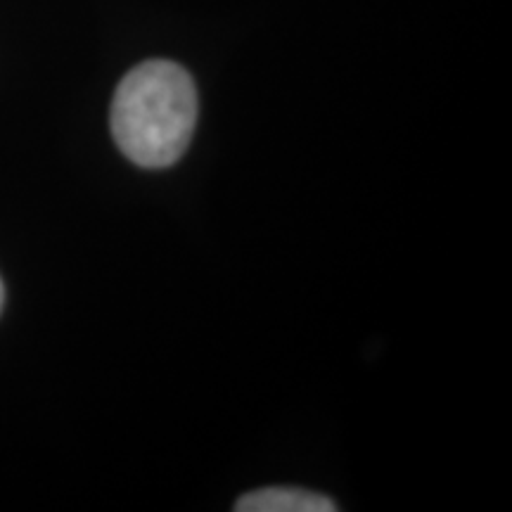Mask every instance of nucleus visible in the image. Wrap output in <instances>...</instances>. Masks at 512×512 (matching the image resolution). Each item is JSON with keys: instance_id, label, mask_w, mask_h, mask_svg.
Listing matches in <instances>:
<instances>
[{"instance_id": "obj_1", "label": "nucleus", "mask_w": 512, "mask_h": 512, "mask_svg": "<svg viewBox=\"0 0 512 512\" xmlns=\"http://www.w3.org/2000/svg\"><path fill=\"white\" fill-rule=\"evenodd\" d=\"M197 88L181 64L150 60L121 79L112 102L119 150L145 169L171 166L188 150L197 124Z\"/></svg>"}, {"instance_id": "obj_2", "label": "nucleus", "mask_w": 512, "mask_h": 512, "mask_svg": "<svg viewBox=\"0 0 512 512\" xmlns=\"http://www.w3.org/2000/svg\"><path fill=\"white\" fill-rule=\"evenodd\" d=\"M235 510L240 512H330L337 510V505L330 498L311 494L304 489H259L252 494L242 496L235 503Z\"/></svg>"}, {"instance_id": "obj_3", "label": "nucleus", "mask_w": 512, "mask_h": 512, "mask_svg": "<svg viewBox=\"0 0 512 512\" xmlns=\"http://www.w3.org/2000/svg\"><path fill=\"white\" fill-rule=\"evenodd\" d=\"M3 304H5V287H3V280H0V311H3Z\"/></svg>"}]
</instances>
